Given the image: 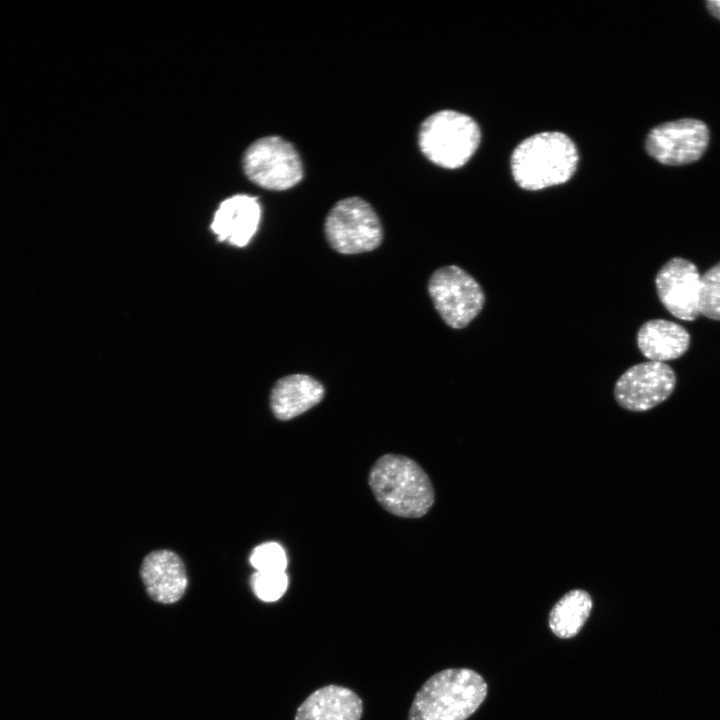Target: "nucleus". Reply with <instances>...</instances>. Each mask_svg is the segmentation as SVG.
<instances>
[{
	"label": "nucleus",
	"mask_w": 720,
	"mask_h": 720,
	"mask_svg": "<svg viewBox=\"0 0 720 720\" xmlns=\"http://www.w3.org/2000/svg\"><path fill=\"white\" fill-rule=\"evenodd\" d=\"M250 563L256 571L285 572L287 557L280 544L267 542L260 544L252 551Z\"/></svg>",
	"instance_id": "6ab92c4d"
},
{
	"label": "nucleus",
	"mask_w": 720,
	"mask_h": 720,
	"mask_svg": "<svg viewBox=\"0 0 720 720\" xmlns=\"http://www.w3.org/2000/svg\"><path fill=\"white\" fill-rule=\"evenodd\" d=\"M700 315L720 320V262L701 275Z\"/></svg>",
	"instance_id": "f3484780"
},
{
	"label": "nucleus",
	"mask_w": 720,
	"mask_h": 720,
	"mask_svg": "<svg viewBox=\"0 0 720 720\" xmlns=\"http://www.w3.org/2000/svg\"><path fill=\"white\" fill-rule=\"evenodd\" d=\"M592 606L591 596L586 591L574 589L567 592L550 611L552 632L563 639L575 636L589 617Z\"/></svg>",
	"instance_id": "dca6fc26"
},
{
	"label": "nucleus",
	"mask_w": 720,
	"mask_h": 720,
	"mask_svg": "<svg viewBox=\"0 0 720 720\" xmlns=\"http://www.w3.org/2000/svg\"><path fill=\"white\" fill-rule=\"evenodd\" d=\"M363 702L353 690L327 685L311 693L298 707L295 720H360Z\"/></svg>",
	"instance_id": "ddd939ff"
},
{
	"label": "nucleus",
	"mask_w": 720,
	"mask_h": 720,
	"mask_svg": "<svg viewBox=\"0 0 720 720\" xmlns=\"http://www.w3.org/2000/svg\"><path fill=\"white\" fill-rule=\"evenodd\" d=\"M706 6L714 17L720 19V0H709Z\"/></svg>",
	"instance_id": "aec40b11"
},
{
	"label": "nucleus",
	"mask_w": 720,
	"mask_h": 720,
	"mask_svg": "<svg viewBox=\"0 0 720 720\" xmlns=\"http://www.w3.org/2000/svg\"><path fill=\"white\" fill-rule=\"evenodd\" d=\"M250 585L254 594L262 601L273 602L280 599L288 588V576L285 572L256 571Z\"/></svg>",
	"instance_id": "a211bd4d"
},
{
	"label": "nucleus",
	"mask_w": 720,
	"mask_h": 720,
	"mask_svg": "<svg viewBox=\"0 0 720 720\" xmlns=\"http://www.w3.org/2000/svg\"><path fill=\"white\" fill-rule=\"evenodd\" d=\"M260 217L261 208L257 198L243 194L235 195L219 205L211 229L219 241L244 247L257 231Z\"/></svg>",
	"instance_id": "f8f14e48"
},
{
	"label": "nucleus",
	"mask_w": 720,
	"mask_h": 720,
	"mask_svg": "<svg viewBox=\"0 0 720 720\" xmlns=\"http://www.w3.org/2000/svg\"><path fill=\"white\" fill-rule=\"evenodd\" d=\"M427 287L436 311L453 329L466 327L480 313L485 303V294L480 284L456 265L436 269Z\"/></svg>",
	"instance_id": "423d86ee"
},
{
	"label": "nucleus",
	"mask_w": 720,
	"mask_h": 720,
	"mask_svg": "<svg viewBox=\"0 0 720 720\" xmlns=\"http://www.w3.org/2000/svg\"><path fill=\"white\" fill-rule=\"evenodd\" d=\"M658 297L674 317L693 321L700 315L701 274L697 266L684 258L667 261L655 278Z\"/></svg>",
	"instance_id": "9d476101"
},
{
	"label": "nucleus",
	"mask_w": 720,
	"mask_h": 720,
	"mask_svg": "<svg viewBox=\"0 0 720 720\" xmlns=\"http://www.w3.org/2000/svg\"><path fill=\"white\" fill-rule=\"evenodd\" d=\"M140 576L149 597L162 604L177 602L187 588V574L181 558L170 550H155L142 561Z\"/></svg>",
	"instance_id": "9b49d317"
},
{
	"label": "nucleus",
	"mask_w": 720,
	"mask_h": 720,
	"mask_svg": "<svg viewBox=\"0 0 720 720\" xmlns=\"http://www.w3.org/2000/svg\"><path fill=\"white\" fill-rule=\"evenodd\" d=\"M487 684L467 668H450L432 675L412 701L408 720H466L482 704Z\"/></svg>",
	"instance_id": "7ed1b4c3"
},
{
	"label": "nucleus",
	"mask_w": 720,
	"mask_h": 720,
	"mask_svg": "<svg viewBox=\"0 0 720 720\" xmlns=\"http://www.w3.org/2000/svg\"><path fill=\"white\" fill-rule=\"evenodd\" d=\"M325 394L323 385L307 374H291L280 378L270 393V407L282 421L293 419L319 404Z\"/></svg>",
	"instance_id": "4468645a"
},
{
	"label": "nucleus",
	"mask_w": 720,
	"mask_h": 720,
	"mask_svg": "<svg viewBox=\"0 0 720 720\" xmlns=\"http://www.w3.org/2000/svg\"><path fill=\"white\" fill-rule=\"evenodd\" d=\"M637 345L647 359L664 363L681 357L688 350L690 334L678 323L652 319L639 328Z\"/></svg>",
	"instance_id": "2eb2a0df"
},
{
	"label": "nucleus",
	"mask_w": 720,
	"mask_h": 720,
	"mask_svg": "<svg viewBox=\"0 0 720 720\" xmlns=\"http://www.w3.org/2000/svg\"><path fill=\"white\" fill-rule=\"evenodd\" d=\"M324 233L330 247L340 254L370 252L383 241L381 220L366 200L352 196L336 202L326 215Z\"/></svg>",
	"instance_id": "39448f33"
},
{
	"label": "nucleus",
	"mask_w": 720,
	"mask_h": 720,
	"mask_svg": "<svg viewBox=\"0 0 720 720\" xmlns=\"http://www.w3.org/2000/svg\"><path fill=\"white\" fill-rule=\"evenodd\" d=\"M579 156L575 143L559 131H545L527 137L511 155V172L516 184L538 191L567 182L575 173Z\"/></svg>",
	"instance_id": "f257e3e1"
},
{
	"label": "nucleus",
	"mask_w": 720,
	"mask_h": 720,
	"mask_svg": "<svg viewBox=\"0 0 720 720\" xmlns=\"http://www.w3.org/2000/svg\"><path fill=\"white\" fill-rule=\"evenodd\" d=\"M709 142V130L698 119L685 118L654 127L647 135V153L665 165H684L697 161Z\"/></svg>",
	"instance_id": "1a4fd4ad"
},
{
	"label": "nucleus",
	"mask_w": 720,
	"mask_h": 720,
	"mask_svg": "<svg viewBox=\"0 0 720 720\" xmlns=\"http://www.w3.org/2000/svg\"><path fill=\"white\" fill-rule=\"evenodd\" d=\"M481 131L469 115L455 110H440L422 121L418 145L432 163L446 169L465 165L478 149Z\"/></svg>",
	"instance_id": "20e7f679"
},
{
	"label": "nucleus",
	"mask_w": 720,
	"mask_h": 720,
	"mask_svg": "<svg viewBox=\"0 0 720 720\" xmlns=\"http://www.w3.org/2000/svg\"><path fill=\"white\" fill-rule=\"evenodd\" d=\"M243 169L254 184L273 191L292 188L304 175L298 151L279 136H266L253 142L244 153Z\"/></svg>",
	"instance_id": "0eeeda50"
},
{
	"label": "nucleus",
	"mask_w": 720,
	"mask_h": 720,
	"mask_svg": "<svg viewBox=\"0 0 720 720\" xmlns=\"http://www.w3.org/2000/svg\"><path fill=\"white\" fill-rule=\"evenodd\" d=\"M676 375L663 362L647 361L628 368L617 380V403L633 412H644L664 402L674 391Z\"/></svg>",
	"instance_id": "6e6552de"
},
{
	"label": "nucleus",
	"mask_w": 720,
	"mask_h": 720,
	"mask_svg": "<svg viewBox=\"0 0 720 720\" xmlns=\"http://www.w3.org/2000/svg\"><path fill=\"white\" fill-rule=\"evenodd\" d=\"M369 485L381 506L399 517H422L434 503L429 476L403 455L381 456L370 470Z\"/></svg>",
	"instance_id": "f03ea898"
}]
</instances>
